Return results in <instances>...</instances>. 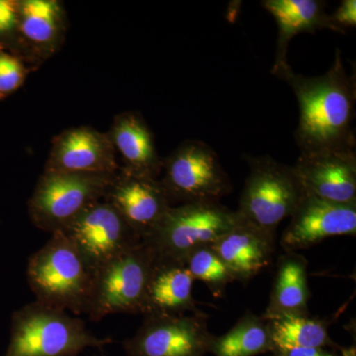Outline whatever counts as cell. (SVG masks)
I'll return each instance as SVG.
<instances>
[{"mask_svg": "<svg viewBox=\"0 0 356 356\" xmlns=\"http://www.w3.org/2000/svg\"><path fill=\"white\" fill-rule=\"evenodd\" d=\"M51 235L28 261V284L40 303L76 315L88 314L95 273L62 232Z\"/></svg>", "mask_w": 356, "mask_h": 356, "instance_id": "7a4b0ae2", "label": "cell"}, {"mask_svg": "<svg viewBox=\"0 0 356 356\" xmlns=\"http://www.w3.org/2000/svg\"><path fill=\"white\" fill-rule=\"evenodd\" d=\"M21 30L36 43H48L55 37L60 19V4L55 0H25L21 3Z\"/></svg>", "mask_w": 356, "mask_h": 356, "instance_id": "7402d4cb", "label": "cell"}, {"mask_svg": "<svg viewBox=\"0 0 356 356\" xmlns=\"http://www.w3.org/2000/svg\"><path fill=\"white\" fill-rule=\"evenodd\" d=\"M104 201L118 211L140 241L147 238L172 207L156 178L120 172L115 177Z\"/></svg>", "mask_w": 356, "mask_h": 356, "instance_id": "4fadbf2b", "label": "cell"}, {"mask_svg": "<svg viewBox=\"0 0 356 356\" xmlns=\"http://www.w3.org/2000/svg\"><path fill=\"white\" fill-rule=\"evenodd\" d=\"M116 175L44 172L28 208L33 224L53 234L104 199Z\"/></svg>", "mask_w": 356, "mask_h": 356, "instance_id": "8992f818", "label": "cell"}, {"mask_svg": "<svg viewBox=\"0 0 356 356\" xmlns=\"http://www.w3.org/2000/svg\"><path fill=\"white\" fill-rule=\"evenodd\" d=\"M278 76L291 86L298 100L295 140L301 154L355 151V76L346 72L341 51H336L334 64L323 76H304L290 67Z\"/></svg>", "mask_w": 356, "mask_h": 356, "instance_id": "6da1fadb", "label": "cell"}, {"mask_svg": "<svg viewBox=\"0 0 356 356\" xmlns=\"http://www.w3.org/2000/svg\"><path fill=\"white\" fill-rule=\"evenodd\" d=\"M194 280L182 262L154 259L142 315H184L199 312L192 295Z\"/></svg>", "mask_w": 356, "mask_h": 356, "instance_id": "2e32d148", "label": "cell"}, {"mask_svg": "<svg viewBox=\"0 0 356 356\" xmlns=\"http://www.w3.org/2000/svg\"><path fill=\"white\" fill-rule=\"evenodd\" d=\"M144 317L140 329L124 343L128 356H204L210 353L214 336L202 312Z\"/></svg>", "mask_w": 356, "mask_h": 356, "instance_id": "9c48e42d", "label": "cell"}, {"mask_svg": "<svg viewBox=\"0 0 356 356\" xmlns=\"http://www.w3.org/2000/svg\"><path fill=\"white\" fill-rule=\"evenodd\" d=\"M23 79L22 65L11 56L0 54V93L13 92Z\"/></svg>", "mask_w": 356, "mask_h": 356, "instance_id": "cb8c5ba5", "label": "cell"}, {"mask_svg": "<svg viewBox=\"0 0 356 356\" xmlns=\"http://www.w3.org/2000/svg\"><path fill=\"white\" fill-rule=\"evenodd\" d=\"M293 172L305 195L337 204H356L355 151L300 154Z\"/></svg>", "mask_w": 356, "mask_h": 356, "instance_id": "7c38bea8", "label": "cell"}, {"mask_svg": "<svg viewBox=\"0 0 356 356\" xmlns=\"http://www.w3.org/2000/svg\"><path fill=\"white\" fill-rule=\"evenodd\" d=\"M277 356H337L327 353L323 348H290V350L276 351Z\"/></svg>", "mask_w": 356, "mask_h": 356, "instance_id": "4316f807", "label": "cell"}, {"mask_svg": "<svg viewBox=\"0 0 356 356\" xmlns=\"http://www.w3.org/2000/svg\"><path fill=\"white\" fill-rule=\"evenodd\" d=\"M235 276L247 282L273 261L275 234L242 221L210 245Z\"/></svg>", "mask_w": 356, "mask_h": 356, "instance_id": "9a60e30c", "label": "cell"}, {"mask_svg": "<svg viewBox=\"0 0 356 356\" xmlns=\"http://www.w3.org/2000/svg\"><path fill=\"white\" fill-rule=\"evenodd\" d=\"M110 139L119 152L128 175L156 178L163 168L153 134L140 114L128 112L115 119Z\"/></svg>", "mask_w": 356, "mask_h": 356, "instance_id": "ac0fdd59", "label": "cell"}, {"mask_svg": "<svg viewBox=\"0 0 356 356\" xmlns=\"http://www.w3.org/2000/svg\"><path fill=\"white\" fill-rule=\"evenodd\" d=\"M95 273L122 252L142 242L111 204H92L62 229Z\"/></svg>", "mask_w": 356, "mask_h": 356, "instance_id": "30bf717a", "label": "cell"}, {"mask_svg": "<svg viewBox=\"0 0 356 356\" xmlns=\"http://www.w3.org/2000/svg\"><path fill=\"white\" fill-rule=\"evenodd\" d=\"M308 264L303 255L286 252L280 257L270 299L264 320L270 321L284 316L309 315Z\"/></svg>", "mask_w": 356, "mask_h": 356, "instance_id": "d6986e66", "label": "cell"}, {"mask_svg": "<svg viewBox=\"0 0 356 356\" xmlns=\"http://www.w3.org/2000/svg\"><path fill=\"white\" fill-rule=\"evenodd\" d=\"M273 353L290 348L331 346L327 323L310 315L284 316L266 321Z\"/></svg>", "mask_w": 356, "mask_h": 356, "instance_id": "ffe728a7", "label": "cell"}, {"mask_svg": "<svg viewBox=\"0 0 356 356\" xmlns=\"http://www.w3.org/2000/svg\"><path fill=\"white\" fill-rule=\"evenodd\" d=\"M112 341L91 334L83 320L67 311L35 301L14 312L6 356H76Z\"/></svg>", "mask_w": 356, "mask_h": 356, "instance_id": "3957f363", "label": "cell"}, {"mask_svg": "<svg viewBox=\"0 0 356 356\" xmlns=\"http://www.w3.org/2000/svg\"><path fill=\"white\" fill-rule=\"evenodd\" d=\"M304 195L292 166L262 156L250 161L236 212L242 221L275 234L280 222L291 217Z\"/></svg>", "mask_w": 356, "mask_h": 356, "instance_id": "5b68a950", "label": "cell"}, {"mask_svg": "<svg viewBox=\"0 0 356 356\" xmlns=\"http://www.w3.org/2000/svg\"><path fill=\"white\" fill-rule=\"evenodd\" d=\"M238 222L236 211L219 202L180 204L170 207L142 242L154 259L184 264L191 252L212 245Z\"/></svg>", "mask_w": 356, "mask_h": 356, "instance_id": "277c9868", "label": "cell"}, {"mask_svg": "<svg viewBox=\"0 0 356 356\" xmlns=\"http://www.w3.org/2000/svg\"><path fill=\"white\" fill-rule=\"evenodd\" d=\"M262 6L275 18L278 25L277 51L273 72L276 76L289 69L288 44L295 35L332 30L325 2L318 0H266Z\"/></svg>", "mask_w": 356, "mask_h": 356, "instance_id": "e0dca14e", "label": "cell"}, {"mask_svg": "<svg viewBox=\"0 0 356 356\" xmlns=\"http://www.w3.org/2000/svg\"><path fill=\"white\" fill-rule=\"evenodd\" d=\"M159 180L170 202H220L232 185L216 152L202 140H185L163 161Z\"/></svg>", "mask_w": 356, "mask_h": 356, "instance_id": "52a82bcc", "label": "cell"}, {"mask_svg": "<svg viewBox=\"0 0 356 356\" xmlns=\"http://www.w3.org/2000/svg\"><path fill=\"white\" fill-rule=\"evenodd\" d=\"M332 30L334 32L346 33V28L355 27L356 25V1L355 0H343L341 6L330 15Z\"/></svg>", "mask_w": 356, "mask_h": 356, "instance_id": "d4e9b609", "label": "cell"}, {"mask_svg": "<svg viewBox=\"0 0 356 356\" xmlns=\"http://www.w3.org/2000/svg\"><path fill=\"white\" fill-rule=\"evenodd\" d=\"M283 232L280 245L297 252L332 236H355L356 204H337L304 195Z\"/></svg>", "mask_w": 356, "mask_h": 356, "instance_id": "8fae6325", "label": "cell"}, {"mask_svg": "<svg viewBox=\"0 0 356 356\" xmlns=\"http://www.w3.org/2000/svg\"><path fill=\"white\" fill-rule=\"evenodd\" d=\"M273 351L268 325L264 318L248 312L231 330L215 337L210 353L215 356H255Z\"/></svg>", "mask_w": 356, "mask_h": 356, "instance_id": "44dd1931", "label": "cell"}, {"mask_svg": "<svg viewBox=\"0 0 356 356\" xmlns=\"http://www.w3.org/2000/svg\"><path fill=\"white\" fill-rule=\"evenodd\" d=\"M184 264L193 280L205 283L216 298L222 296L229 283L236 281L229 267L210 245L194 250Z\"/></svg>", "mask_w": 356, "mask_h": 356, "instance_id": "603a6c76", "label": "cell"}, {"mask_svg": "<svg viewBox=\"0 0 356 356\" xmlns=\"http://www.w3.org/2000/svg\"><path fill=\"white\" fill-rule=\"evenodd\" d=\"M17 20V4L11 0H0V33L11 31Z\"/></svg>", "mask_w": 356, "mask_h": 356, "instance_id": "484cf974", "label": "cell"}, {"mask_svg": "<svg viewBox=\"0 0 356 356\" xmlns=\"http://www.w3.org/2000/svg\"><path fill=\"white\" fill-rule=\"evenodd\" d=\"M119 168L109 134L79 127L56 138L44 172L117 175Z\"/></svg>", "mask_w": 356, "mask_h": 356, "instance_id": "5bb4252c", "label": "cell"}, {"mask_svg": "<svg viewBox=\"0 0 356 356\" xmlns=\"http://www.w3.org/2000/svg\"><path fill=\"white\" fill-rule=\"evenodd\" d=\"M154 257L140 242L95 273L88 318L99 322L113 314H140Z\"/></svg>", "mask_w": 356, "mask_h": 356, "instance_id": "ba28073f", "label": "cell"}]
</instances>
